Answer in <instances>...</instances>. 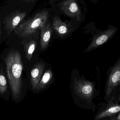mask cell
I'll list each match as a JSON object with an SVG mask.
<instances>
[{
	"instance_id": "1",
	"label": "cell",
	"mask_w": 120,
	"mask_h": 120,
	"mask_svg": "<svg viewBox=\"0 0 120 120\" xmlns=\"http://www.w3.org/2000/svg\"><path fill=\"white\" fill-rule=\"evenodd\" d=\"M4 61L11 94L13 101L17 102L21 96L23 86V64L21 54L18 50L12 49L6 54Z\"/></svg>"
},
{
	"instance_id": "2",
	"label": "cell",
	"mask_w": 120,
	"mask_h": 120,
	"mask_svg": "<svg viewBox=\"0 0 120 120\" xmlns=\"http://www.w3.org/2000/svg\"><path fill=\"white\" fill-rule=\"evenodd\" d=\"M49 17V14L47 11H41L32 18L21 23L14 30L15 34L20 38L29 37L46 24Z\"/></svg>"
},
{
	"instance_id": "3",
	"label": "cell",
	"mask_w": 120,
	"mask_h": 120,
	"mask_svg": "<svg viewBox=\"0 0 120 120\" xmlns=\"http://www.w3.org/2000/svg\"><path fill=\"white\" fill-rule=\"evenodd\" d=\"M105 101L113 99L120 92V57L106 73Z\"/></svg>"
},
{
	"instance_id": "4",
	"label": "cell",
	"mask_w": 120,
	"mask_h": 120,
	"mask_svg": "<svg viewBox=\"0 0 120 120\" xmlns=\"http://www.w3.org/2000/svg\"><path fill=\"white\" fill-rule=\"evenodd\" d=\"M118 29L116 26L109 25L108 28L104 31L97 30L96 33L93 36L91 42L85 52H89L106 43L114 36Z\"/></svg>"
},
{
	"instance_id": "5",
	"label": "cell",
	"mask_w": 120,
	"mask_h": 120,
	"mask_svg": "<svg viewBox=\"0 0 120 120\" xmlns=\"http://www.w3.org/2000/svg\"><path fill=\"white\" fill-rule=\"evenodd\" d=\"M120 112V103L115 99L105 101L99 109L94 120H110Z\"/></svg>"
},
{
	"instance_id": "6",
	"label": "cell",
	"mask_w": 120,
	"mask_h": 120,
	"mask_svg": "<svg viewBox=\"0 0 120 120\" xmlns=\"http://www.w3.org/2000/svg\"><path fill=\"white\" fill-rule=\"evenodd\" d=\"M95 89V85L90 81L82 79L75 80L74 89L75 93L89 103H92Z\"/></svg>"
},
{
	"instance_id": "7",
	"label": "cell",
	"mask_w": 120,
	"mask_h": 120,
	"mask_svg": "<svg viewBox=\"0 0 120 120\" xmlns=\"http://www.w3.org/2000/svg\"><path fill=\"white\" fill-rule=\"evenodd\" d=\"M60 5L64 14L79 22L82 20V11L77 0H64L60 3Z\"/></svg>"
},
{
	"instance_id": "8",
	"label": "cell",
	"mask_w": 120,
	"mask_h": 120,
	"mask_svg": "<svg viewBox=\"0 0 120 120\" xmlns=\"http://www.w3.org/2000/svg\"><path fill=\"white\" fill-rule=\"evenodd\" d=\"M25 12L16 11L8 15L4 18V29L9 35L22 22L26 17Z\"/></svg>"
},
{
	"instance_id": "9",
	"label": "cell",
	"mask_w": 120,
	"mask_h": 120,
	"mask_svg": "<svg viewBox=\"0 0 120 120\" xmlns=\"http://www.w3.org/2000/svg\"><path fill=\"white\" fill-rule=\"evenodd\" d=\"M45 66L42 62L38 63L34 66L30 74V81L33 90L37 88L44 73Z\"/></svg>"
},
{
	"instance_id": "10",
	"label": "cell",
	"mask_w": 120,
	"mask_h": 120,
	"mask_svg": "<svg viewBox=\"0 0 120 120\" xmlns=\"http://www.w3.org/2000/svg\"><path fill=\"white\" fill-rule=\"evenodd\" d=\"M52 27L56 33L61 37L68 35L73 29L69 23L63 22L60 18L56 16L53 18Z\"/></svg>"
},
{
	"instance_id": "11",
	"label": "cell",
	"mask_w": 120,
	"mask_h": 120,
	"mask_svg": "<svg viewBox=\"0 0 120 120\" xmlns=\"http://www.w3.org/2000/svg\"><path fill=\"white\" fill-rule=\"evenodd\" d=\"M40 46L41 50H44L48 48L52 33V28L50 23H46L41 29Z\"/></svg>"
},
{
	"instance_id": "12",
	"label": "cell",
	"mask_w": 120,
	"mask_h": 120,
	"mask_svg": "<svg viewBox=\"0 0 120 120\" xmlns=\"http://www.w3.org/2000/svg\"><path fill=\"white\" fill-rule=\"evenodd\" d=\"M8 81L3 67L0 68V96L5 99H9L10 92Z\"/></svg>"
},
{
	"instance_id": "13",
	"label": "cell",
	"mask_w": 120,
	"mask_h": 120,
	"mask_svg": "<svg viewBox=\"0 0 120 120\" xmlns=\"http://www.w3.org/2000/svg\"><path fill=\"white\" fill-rule=\"evenodd\" d=\"M53 72L50 69H48L43 75L41 81L36 90L39 91L44 89L52 82L53 79Z\"/></svg>"
},
{
	"instance_id": "14",
	"label": "cell",
	"mask_w": 120,
	"mask_h": 120,
	"mask_svg": "<svg viewBox=\"0 0 120 120\" xmlns=\"http://www.w3.org/2000/svg\"><path fill=\"white\" fill-rule=\"evenodd\" d=\"M37 45V43L34 40H30L24 44L25 57L29 61L31 58Z\"/></svg>"
},
{
	"instance_id": "15",
	"label": "cell",
	"mask_w": 120,
	"mask_h": 120,
	"mask_svg": "<svg viewBox=\"0 0 120 120\" xmlns=\"http://www.w3.org/2000/svg\"><path fill=\"white\" fill-rule=\"evenodd\" d=\"M111 120H120V112L113 117Z\"/></svg>"
},
{
	"instance_id": "16",
	"label": "cell",
	"mask_w": 120,
	"mask_h": 120,
	"mask_svg": "<svg viewBox=\"0 0 120 120\" xmlns=\"http://www.w3.org/2000/svg\"><path fill=\"white\" fill-rule=\"evenodd\" d=\"M115 99L118 103H120V92L115 98Z\"/></svg>"
},
{
	"instance_id": "17",
	"label": "cell",
	"mask_w": 120,
	"mask_h": 120,
	"mask_svg": "<svg viewBox=\"0 0 120 120\" xmlns=\"http://www.w3.org/2000/svg\"><path fill=\"white\" fill-rule=\"evenodd\" d=\"M24 1H26L28 3H30V2H34L36 1H37V0H22Z\"/></svg>"
},
{
	"instance_id": "18",
	"label": "cell",
	"mask_w": 120,
	"mask_h": 120,
	"mask_svg": "<svg viewBox=\"0 0 120 120\" xmlns=\"http://www.w3.org/2000/svg\"><path fill=\"white\" fill-rule=\"evenodd\" d=\"M89 0L94 3L96 4L97 3L98 0Z\"/></svg>"
},
{
	"instance_id": "19",
	"label": "cell",
	"mask_w": 120,
	"mask_h": 120,
	"mask_svg": "<svg viewBox=\"0 0 120 120\" xmlns=\"http://www.w3.org/2000/svg\"><path fill=\"white\" fill-rule=\"evenodd\" d=\"M58 0H50V2L51 3H55Z\"/></svg>"
},
{
	"instance_id": "20",
	"label": "cell",
	"mask_w": 120,
	"mask_h": 120,
	"mask_svg": "<svg viewBox=\"0 0 120 120\" xmlns=\"http://www.w3.org/2000/svg\"><path fill=\"white\" fill-rule=\"evenodd\" d=\"M0 37L1 34V27H0Z\"/></svg>"
}]
</instances>
